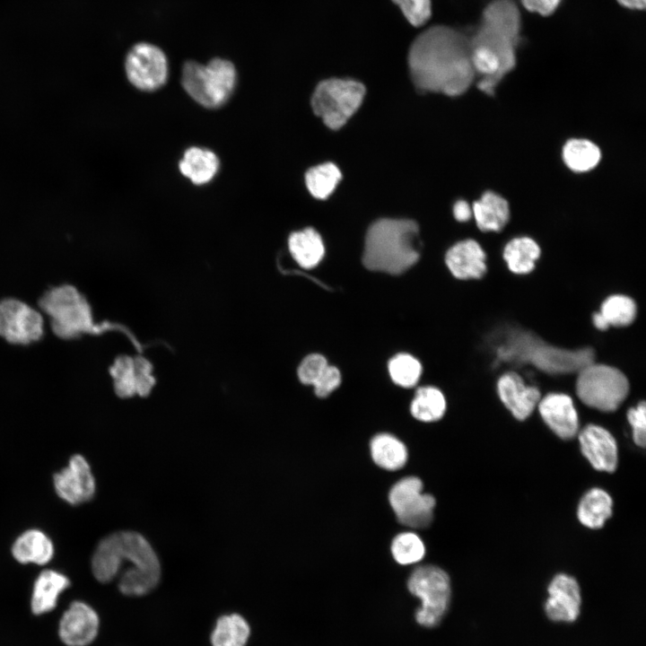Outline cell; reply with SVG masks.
Returning <instances> with one entry per match:
<instances>
[{
	"instance_id": "cell-1",
	"label": "cell",
	"mask_w": 646,
	"mask_h": 646,
	"mask_svg": "<svg viewBox=\"0 0 646 646\" xmlns=\"http://www.w3.org/2000/svg\"><path fill=\"white\" fill-rule=\"evenodd\" d=\"M407 59L411 79L422 92L460 94L475 74L470 39L447 25H434L420 33L410 46Z\"/></svg>"
},
{
	"instance_id": "cell-2",
	"label": "cell",
	"mask_w": 646,
	"mask_h": 646,
	"mask_svg": "<svg viewBox=\"0 0 646 646\" xmlns=\"http://www.w3.org/2000/svg\"><path fill=\"white\" fill-rule=\"evenodd\" d=\"M119 576L118 589L127 596H142L156 587L161 577L159 559L149 542L135 531H118L102 538L92 558L97 581L110 582Z\"/></svg>"
},
{
	"instance_id": "cell-3",
	"label": "cell",
	"mask_w": 646,
	"mask_h": 646,
	"mask_svg": "<svg viewBox=\"0 0 646 646\" xmlns=\"http://www.w3.org/2000/svg\"><path fill=\"white\" fill-rule=\"evenodd\" d=\"M420 252L417 223L408 219L382 218L368 228L362 263L371 271L401 275L418 261Z\"/></svg>"
},
{
	"instance_id": "cell-4",
	"label": "cell",
	"mask_w": 646,
	"mask_h": 646,
	"mask_svg": "<svg viewBox=\"0 0 646 646\" xmlns=\"http://www.w3.org/2000/svg\"><path fill=\"white\" fill-rule=\"evenodd\" d=\"M521 29L520 12L513 0H493L484 9L470 44L482 45L501 59L505 73L516 64Z\"/></svg>"
},
{
	"instance_id": "cell-5",
	"label": "cell",
	"mask_w": 646,
	"mask_h": 646,
	"mask_svg": "<svg viewBox=\"0 0 646 646\" xmlns=\"http://www.w3.org/2000/svg\"><path fill=\"white\" fill-rule=\"evenodd\" d=\"M39 305L50 318L53 332L58 337L71 339L83 333H101L108 325L93 322L92 309L85 297L69 284L53 287L39 299Z\"/></svg>"
},
{
	"instance_id": "cell-6",
	"label": "cell",
	"mask_w": 646,
	"mask_h": 646,
	"mask_svg": "<svg viewBox=\"0 0 646 646\" xmlns=\"http://www.w3.org/2000/svg\"><path fill=\"white\" fill-rule=\"evenodd\" d=\"M237 72L234 65L215 57L206 65L187 61L181 70V84L186 92L197 103L215 109L223 106L236 86Z\"/></svg>"
},
{
	"instance_id": "cell-7",
	"label": "cell",
	"mask_w": 646,
	"mask_h": 646,
	"mask_svg": "<svg viewBox=\"0 0 646 646\" xmlns=\"http://www.w3.org/2000/svg\"><path fill=\"white\" fill-rule=\"evenodd\" d=\"M629 389V380L621 370L593 362L579 371L575 382L579 399L602 412L616 410L627 397Z\"/></svg>"
},
{
	"instance_id": "cell-8",
	"label": "cell",
	"mask_w": 646,
	"mask_h": 646,
	"mask_svg": "<svg viewBox=\"0 0 646 646\" xmlns=\"http://www.w3.org/2000/svg\"><path fill=\"white\" fill-rule=\"evenodd\" d=\"M408 591L421 600L415 621L423 627L437 625L447 612L451 597L450 579L439 566L426 564L413 570L406 582Z\"/></svg>"
},
{
	"instance_id": "cell-9",
	"label": "cell",
	"mask_w": 646,
	"mask_h": 646,
	"mask_svg": "<svg viewBox=\"0 0 646 646\" xmlns=\"http://www.w3.org/2000/svg\"><path fill=\"white\" fill-rule=\"evenodd\" d=\"M365 95L362 83L353 79L330 78L316 87L311 106L331 129H339L355 113Z\"/></svg>"
},
{
	"instance_id": "cell-10",
	"label": "cell",
	"mask_w": 646,
	"mask_h": 646,
	"mask_svg": "<svg viewBox=\"0 0 646 646\" xmlns=\"http://www.w3.org/2000/svg\"><path fill=\"white\" fill-rule=\"evenodd\" d=\"M388 502L402 526L422 529L429 527L433 519L436 500L433 495L423 493V483L415 476L396 482L389 489Z\"/></svg>"
},
{
	"instance_id": "cell-11",
	"label": "cell",
	"mask_w": 646,
	"mask_h": 646,
	"mask_svg": "<svg viewBox=\"0 0 646 646\" xmlns=\"http://www.w3.org/2000/svg\"><path fill=\"white\" fill-rule=\"evenodd\" d=\"M125 71L128 81L135 88L153 92L165 84L169 65L164 52L159 47L140 42L127 52Z\"/></svg>"
},
{
	"instance_id": "cell-12",
	"label": "cell",
	"mask_w": 646,
	"mask_h": 646,
	"mask_svg": "<svg viewBox=\"0 0 646 646\" xmlns=\"http://www.w3.org/2000/svg\"><path fill=\"white\" fill-rule=\"evenodd\" d=\"M42 315L27 303L13 298L0 301V336L14 345H29L41 338Z\"/></svg>"
},
{
	"instance_id": "cell-13",
	"label": "cell",
	"mask_w": 646,
	"mask_h": 646,
	"mask_svg": "<svg viewBox=\"0 0 646 646\" xmlns=\"http://www.w3.org/2000/svg\"><path fill=\"white\" fill-rule=\"evenodd\" d=\"M53 483L57 494L71 505L90 501L96 490L91 467L79 454L71 457L67 466L54 475Z\"/></svg>"
},
{
	"instance_id": "cell-14",
	"label": "cell",
	"mask_w": 646,
	"mask_h": 646,
	"mask_svg": "<svg viewBox=\"0 0 646 646\" xmlns=\"http://www.w3.org/2000/svg\"><path fill=\"white\" fill-rule=\"evenodd\" d=\"M99 624V616L92 607L74 601L60 619L59 637L67 646H87L95 639Z\"/></svg>"
},
{
	"instance_id": "cell-15",
	"label": "cell",
	"mask_w": 646,
	"mask_h": 646,
	"mask_svg": "<svg viewBox=\"0 0 646 646\" xmlns=\"http://www.w3.org/2000/svg\"><path fill=\"white\" fill-rule=\"evenodd\" d=\"M496 389L504 406L518 420L527 419L541 398L539 389L525 382L514 371H507L497 380Z\"/></svg>"
},
{
	"instance_id": "cell-16",
	"label": "cell",
	"mask_w": 646,
	"mask_h": 646,
	"mask_svg": "<svg viewBox=\"0 0 646 646\" xmlns=\"http://www.w3.org/2000/svg\"><path fill=\"white\" fill-rule=\"evenodd\" d=\"M537 408L543 421L558 437L570 440L578 434L579 416L569 395L549 393L540 398Z\"/></svg>"
},
{
	"instance_id": "cell-17",
	"label": "cell",
	"mask_w": 646,
	"mask_h": 646,
	"mask_svg": "<svg viewBox=\"0 0 646 646\" xmlns=\"http://www.w3.org/2000/svg\"><path fill=\"white\" fill-rule=\"evenodd\" d=\"M581 450L591 466L599 471L614 472L617 466V444L605 428L588 424L578 432Z\"/></svg>"
},
{
	"instance_id": "cell-18",
	"label": "cell",
	"mask_w": 646,
	"mask_h": 646,
	"mask_svg": "<svg viewBox=\"0 0 646 646\" xmlns=\"http://www.w3.org/2000/svg\"><path fill=\"white\" fill-rule=\"evenodd\" d=\"M581 598L576 580L560 573L548 586L545 608L547 616L556 622H573L580 614Z\"/></svg>"
},
{
	"instance_id": "cell-19",
	"label": "cell",
	"mask_w": 646,
	"mask_h": 646,
	"mask_svg": "<svg viewBox=\"0 0 646 646\" xmlns=\"http://www.w3.org/2000/svg\"><path fill=\"white\" fill-rule=\"evenodd\" d=\"M445 263L452 275L460 280L480 279L487 272L486 254L472 239L458 241L449 249Z\"/></svg>"
},
{
	"instance_id": "cell-20",
	"label": "cell",
	"mask_w": 646,
	"mask_h": 646,
	"mask_svg": "<svg viewBox=\"0 0 646 646\" xmlns=\"http://www.w3.org/2000/svg\"><path fill=\"white\" fill-rule=\"evenodd\" d=\"M51 539L41 530L29 529L21 534L12 546V554L21 563L44 565L54 555Z\"/></svg>"
},
{
	"instance_id": "cell-21",
	"label": "cell",
	"mask_w": 646,
	"mask_h": 646,
	"mask_svg": "<svg viewBox=\"0 0 646 646\" xmlns=\"http://www.w3.org/2000/svg\"><path fill=\"white\" fill-rule=\"evenodd\" d=\"M70 581L63 573L54 570H45L37 577L31 595V610L35 615H42L53 610L59 595L69 587Z\"/></svg>"
},
{
	"instance_id": "cell-22",
	"label": "cell",
	"mask_w": 646,
	"mask_h": 646,
	"mask_svg": "<svg viewBox=\"0 0 646 646\" xmlns=\"http://www.w3.org/2000/svg\"><path fill=\"white\" fill-rule=\"evenodd\" d=\"M472 213L478 229L482 231H500L510 219V207L506 199L493 192H484L474 202Z\"/></svg>"
},
{
	"instance_id": "cell-23",
	"label": "cell",
	"mask_w": 646,
	"mask_h": 646,
	"mask_svg": "<svg viewBox=\"0 0 646 646\" xmlns=\"http://www.w3.org/2000/svg\"><path fill=\"white\" fill-rule=\"evenodd\" d=\"M369 449L374 464L387 471L399 470L408 460L406 444L391 433L380 432L374 435L370 441Z\"/></svg>"
},
{
	"instance_id": "cell-24",
	"label": "cell",
	"mask_w": 646,
	"mask_h": 646,
	"mask_svg": "<svg viewBox=\"0 0 646 646\" xmlns=\"http://www.w3.org/2000/svg\"><path fill=\"white\" fill-rule=\"evenodd\" d=\"M219 164L218 157L214 152L193 146L185 151L179 168L181 174L192 183L204 185L214 178Z\"/></svg>"
},
{
	"instance_id": "cell-25",
	"label": "cell",
	"mask_w": 646,
	"mask_h": 646,
	"mask_svg": "<svg viewBox=\"0 0 646 646\" xmlns=\"http://www.w3.org/2000/svg\"><path fill=\"white\" fill-rule=\"evenodd\" d=\"M541 255L538 243L530 237L511 239L503 248L502 258L508 269L515 275H527L536 267Z\"/></svg>"
},
{
	"instance_id": "cell-26",
	"label": "cell",
	"mask_w": 646,
	"mask_h": 646,
	"mask_svg": "<svg viewBox=\"0 0 646 646\" xmlns=\"http://www.w3.org/2000/svg\"><path fill=\"white\" fill-rule=\"evenodd\" d=\"M612 507V498L605 490L592 488L581 499L577 516L583 526L592 529L600 528L611 517Z\"/></svg>"
},
{
	"instance_id": "cell-27",
	"label": "cell",
	"mask_w": 646,
	"mask_h": 646,
	"mask_svg": "<svg viewBox=\"0 0 646 646\" xmlns=\"http://www.w3.org/2000/svg\"><path fill=\"white\" fill-rule=\"evenodd\" d=\"M288 247L294 260L304 268L316 266L325 253L322 239L312 228L292 232L288 240Z\"/></svg>"
},
{
	"instance_id": "cell-28",
	"label": "cell",
	"mask_w": 646,
	"mask_h": 646,
	"mask_svg": "<svg viewBox=\"0 0 646 646\" xmlns=\"http://www.w3.org/2000/svg\"><path fill=\"white\" fill-rule=\"evenodd\" d=\"M563 160L574 172H587L593 170L601 159L598 146L588 139L572 138L563 147Z\"/></svg>"
},
{
	"instance_id": "cell-29",
	"label": "cell",
	"mask_w": 646,
	"mask_h": 646,
	"mask_svg": "<svg viewBox=\"0 0 646 646\" xmlns=\"http://www.w3.org/2000/svg\"><path fill=\"white\" fill-rule=\"evenodd\" d=\"M446 408V398L439 388L422 387L415 394L410 405V413L420 422L433 423L443 417Z\"/></svg>"
},
{
	"instance_id": "cell-30",
	"label": "cell",
	"mask_w": 646,
	"mask_h": 646,
	"mask_svg": "<svg viewBox=\"0 0 646 646\" xmlns=\"http://www.w3.org/2000/svg\"><path fill=\"white\" fill-rule=\"evenodd\" d=\"M249 626L240 615L222 616L211 636L213 646H245L249 636Z\"/></svg>"
},
{
	"instance_id": "cell-31",
	"label": "cell",
	"mask_w": 646,
	"mask_h": 646,
	"mask_svg": "<svg viewBox=\"0 0 646 646\" xmlns=\"http://www.w3.org/2000/svg\"><path fill=\"white\" fill-rule=\"evenodd\" d=\"M598 311L609 327H621L633 322L637 316V305L630 296L612 294L601 302Z\"/></svg>"
},
{
	"instance_id": "cell-32",
	"label": "cell",
	"mask_w": 646,
	"mask_h": 646,
	"mask_svg": "<svg viewBox=\"0 0 646 646\" xmlns=\"http://www.w3.org/2000/svg\"><path fill=\"white\" fill-rule=\"evenodd\" d=\"M390 553L397 563L406 566L420 563L425 556L426 548L418 534L404 531L393 537Z\"/></svg>"
},
{
	"instance_id": "cell-33",
	"label": "cell",
	"mask_w": 646,
	"mask_h": 646,
	"mask_svg": "<svg viewBox=\"0 0 646 646\" xmlns=\"http://www.w3.org/2000/svg\"><path fill=\"white\" fill-rule=\"evenodd\" d=\"M342 174L336 165L331 162L310 168L305 175L306 186L310 194L325 199L332 194L340 181Z\"/></svg>"
},
{
	"instance_id": "cell-34",
	"label": "cell",
	"mask_w": 646,
	"mask_h": 646,
	"mask_svg": "<svg viewBox=\"0 0 646 646\" xmlns=\"http://www.w3.org/2000/svg\"><path fill=\"white\" fill-rule=\"evenodd\" d=\"M116 394L122 397L136 395V380L134 358L127 355L117 357L109 368Z\"/></svg>"
},
{
	"instance_id": "cell-35",
	"label": "cell",
	"mask_w": 646,
	"mask_h": 646,
	"mask_svg": "<svg viewBox=\"0 0 646 646\" xmlns=\"http://www.w3.org/2000/svg\"><path fill=\"white\" fill-rule=\"evenodd\" d=\"M392 380L403 388L414 387L421 375L422 366L417 359L407 354H399L388 362Z\"/></svg>"
},
{
	"instance_id": "cell-36",
	"label": "cell",
	"mask_w": 646,
	"mask_h": 646,
	"mask_svg": "<svg viewBox=\"0 0 646 646\" xmlns=\"http://www.w3.org/2000/svg\"><path fill=\"white\" fill-rule=\"evenodd\" d=\"M414 27L424 25L432 16L431 0H392Z\"/></svg>"
},
{
	"instance_id": "cell-37",
	"label": "cell",
	"mask_w": 646,
	"mask_h": 646,
	"mask_svg": "<svg viewBox=\"0 0 646 646\" xmlns=\"http://www.w3.org/2000/svg\"><path fill=\"white\" fill-rule=\"evenodd\" d=\"M325 357L319 354L306 356L298 368V376L301 383L314 385L327 366Z\"/></svg>"
},
{
	"instance_id": "cell-38",
	"label": "cell",
	"mask_w": 646,
	"mask_h": 646,
	"mask_svg": "<svg viewBox=\"0 0 646 646\" xmlns=\"http://www.w3.org/2000/svg\"><path fill=\"white\" fill-rule=\"evenodd\" d=\"M627 420L633 431L635 444L644 448L646 444V406L642 400L627 411Z\"/></svg>"
},
{
	"instance_id": "cell-39",
	"label": "cell",
	"mask_w": 646,
	"mask_h": 646,
	"mask_svg": "<svg viewBox=\"0 0 646 646\" xmlns=\"http://www.w3.org/2000/svg\"><path fill=\"white\" fill-rule=\"evenodd\" d=\"M135 380H136V395L145 397L151 392L155 379L152 374V365L145 358L137 356L134 358Z\"/></svg>"
},
{
	"instance_id": "cell-40",
	"label": "cell",
	"mask_w": 646,
	"mask_h": 646,
	"mask_svg": "<svg viewBox=\"0 0 646 646\" xmlns=\"http://www.w3.org/2000/svg\"><path fill=\"white\" fill-rule=\"evenodd\" d=\"M340 382L341 375L338 369L327 365L313 385L315 394L321 398L327 397L338 388Z\"/></svg>"
},
{
	"instance_id": "cell-41",
	"label": "cell",
	"mask_w": 646,
	"mask_h": 646,
	"mask_svg": "<svg viewBox=\"0 0 646 646\" xmlns=\"http://www.w3.org/2000/svg\"><path fill=\"white\" fill-rule=\"evenodd\" d=\"M562 0H521L522 5L529 12L543 16L552 14L560 5Z\"/></svg>"
},
{
	"instance_id": "cell-42",
	"label": "cell",
	"mask_w": 646,
	"mask_h": 646,
	"mask_svg": "<svg viewBox=\"0 0 646 646\" xmlns=\"http://www.w3.org/2000/svg\"><path fill=\"white\" fill-rule=\"evenodd\" d=\"M453 215L458 222H467L473 215L472 207L467 201L458 200L453 205Z\"/></svg>"
},
{
	"instance_id": "cell-43",
	"label": "cell",
	"mask_w": 646,
	"mask_h": 646,
	"mask_svg": "<svg viewBox=\"0 0 646 646\" xmlns=\"http://www.w3.org/2000/svg\"><path fill=\"white\" fill-rule=\"evenodd\" d=\"M622 6L630 10H643L645 8L646 0H616Z\"/></svg>"
},
{
	"instance_id": "cell-44",
	"label": "cell",
	"mask_w": 646,
	"mask_h": 646,
	"mask_svg": "<svg viewBox=\"0 0 646 646\" xmlns=\"http://www.w3.org/2000/svg\"><path fill=\"white\" fill-rule=\"evenodd\" d=\"M593 326L598 330H607L609 326L599 311H596L591 316Z\"/></svg>"
}]
</instances>
